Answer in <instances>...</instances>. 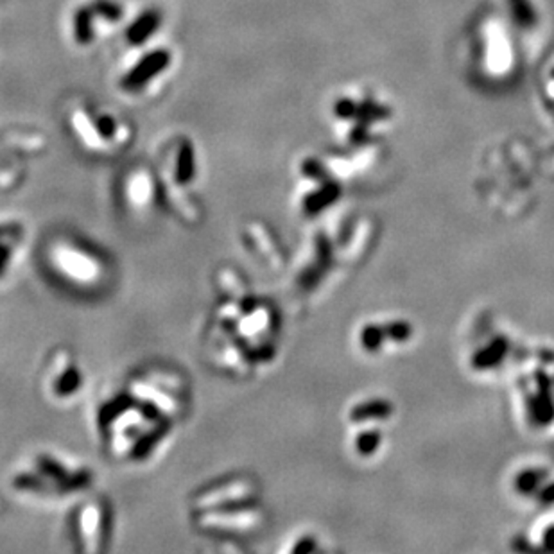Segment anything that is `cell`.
<instances>
[{"label": "cell", "mask_w": 554, "mask_h": 554, "mask_svg": "<svg viewBox=\"0 0 554 554\" xmlns=\"http://www.w3.org/2000/svg\"><path fill=\"white\" fill-rule=\"evenodd\" d=\"M92 15L94 10L90 8H81L76 15V24H74V33H76V40L81 45H87L94 40V29H92Z\"/></svg>", "instance_id": "obj_6"}, {"label": "cell", "mask_w": 554, "mask_h": 554, "mask_svg": "<svg viewBox=\"0 0 554 554\" xmlns=\"http://www.w3.org/2000/svg\"><path fill=\"white\" fill-rule=\"evenodd\" d=\"M12 258V248L6 246L3 241H0V274L6 271V265Z\"/></svg>", "instance_id": "obj_8"}, {"label": "cell", "mask_w": 554, "mask_h": 554, "mask_svg": "<svg viewBox=\"0 0 554 554\" xmlns=\"http://www.w3.org/2000/svg\"><path fill=\"white\" fill-rule=\"evenodd\" d=\"M365 342L370 346V349H375L377 342H379V332H377L375 328L366 330V332H365Z\"/></svg>", "instance_id": "obj_10"}, {"label": "cell", "mask_w": 554, "mask_h": 554, "mask_svg": "<svg viewBox=\"0 0 554 554\" xmlns=\"http://www.w3.org/2000/svg\"><path fill=\"white\" fill-rule=\"evenodd\" d=\"M90 251H83L76 246H59L52 250V264L61 265L59 271L66 276H73L76 281H96L97 273V258L88 255Z\"/></svg>", "instance_id": "obj_1"}, {"label": "cell", "mask_w": 554, "mask_h": 554, "mask_svg": "<svg viewBox=\"0 0 554 554\" xmlns=\"http://www.w3.org/2000/svg\"><path fill=\"white\" fill-rule=\"evenodd\" d=\"M54 361L61 370H56V366L50 368L52 393L58 398H68V395H74L81 388V372L78 370V365L66 356H56Z\"/></svg>", "instance_id": "obj_3"}, {"label": "cell", "mask_w": 554, "mask_h": 554, "mask_svg": "<svg viewBox=\"0 0 554 554\" xmlns=\"http://www.w3.org/2000/svg\"><path fill=\"white\" fill-rule=\"evenodd\" d=\"M162 24V15L160 12L157 10H148L146 13H142L141 17H138L131 26L129 29L126 31V40L131 43V45H142L144 42L150 40L151 35H155L158 31Z\"/></svg>", "instance_id": "obj_4"}, {"label": "cell", "mask_w": 554, "mask_h": 554, "mask_svg": "<svg viewBox=\"0 0 554 554\" xmlns=\"http://www.w3.org/2000/svg\"><path fill=\"white\" fill-rule=\"evenodd\" d=\"M171 63V54L164 49L151 50L141 61H138L131 71L122 78V88L129 92H136L144 88L153 78L160 76Z\"/></svg>", "instance_id": "obj_2"}, {"label": "cell", "mask_w": 554, "mask_h": 554, "mask_svg": "<svg viewBox=\"0 0 554 554\" xmlns=\"http://www.w3.org/2000/svg\"><path fill=\"white\" fill-rule=\"evenodd\" d=\"M377 443H379V436H377V435H365V436L361 438V442H359V449H361L363 452H370V450L375 449Z\"/></svg>", "instance_id": "obj_9"}, {"label": "cell", "mask_w": 554, "mask_h": 554, "mask_svg": "<svg viewBox=\"0 0 554 554\" xmlns=\"http://www.w3.org/2000/svg\"><path fill=\"white\" fill-rule=\"evenodd\" d=\"M194 176V150L192 146L185 141L180 148L178 155V164H176V180L178 183H189Z\"/></svg>", "instance_id": "obj_5"}, {"label": "cell", "mask_w": 554, "mask_h": 554, "mask_svg": "<svg viewBox=\"0 0 554 554\" xmlns=\"http://www.w3.org/2000/svg\"><path fill=\"white\" fill-rule=\"evenodd\" d=\"M94 13H99L101 17L108 19V20H119L122 17V10L119 4L112 3V0H97V3L92 6Z\"/></svg>", "instance_id": "obj_7"}]
</instances>
